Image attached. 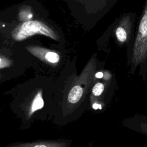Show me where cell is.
Listing matches in <instances>:
<instances>
[{"instance_id":"1","label":"cell","mask_w":147,"mask_h":147,"mask_svg":"<svg viewBox=\"0 0 147 147\" xmlns=\"http://www.w3.org/2000/svg\"><path fill=\"white\" fill-rule=\"evenodd\" d=\"M96 68V58L92 57L88 61L79 76L74 82L68 92L67 100L69 103L77 104L85 97L95 75Z\"/></svg>"},{"instance_id":"6","label":"cell","mask_w":147,"mask_h":147,"mask_svg":"<svg viewBox=\"0 0 147 147\" xmlns=\"http://www.w3.org/2000/svg\"><path fill=\"white\" fill-rule=\"evenodd\" d=\"M124 126L147 136V117L136 115L123 121Z\"/></svg>"},{"instance_id":"8","label":"cell","mask_w":147,"mask_h":147,"mask_svg":"<svg viewBox=\"0 0 147 147\" xmlns=\"http://www.w3.org/2000/svg\"><path fill=\"white\" fill-rule=\"evenodd\" d=\"M43 106H44V101L42 98V93H41V91H38V92L36 94L33 100L31 103L29 111V116H30L36 110L42 108Z\"/></svg>"},{"instance_id":"2","label":"cell","mask_w":147,"mask_h":147,"mask_svg":"<svg viewBox=\"0 0 147 147\" xmlns=\"http://www.w3.org/2000/svg\"><path fill=\"white\" fill-rule=\"evenodd\" d=\"M42 34L58 41L59 35L45 23L38 20L25 21L11 31V37L16 41H23L33 35Z\"/></svg>"},{"instance_id":"4","label":"cell","mask_w":147,"mask_h":147,"mask_svg":"<svg viewBox=\"0 0 147 147\" xmlns=\"http://www.w3.org/2000/svg\"><path fill=\"white\" fill-rule=\"evenodd\" d=\"M134 20L133 14H126L121 18L114 30L115 38L118 44L122 45L129 41L132 33Z\"/></svg>"},{"instance_id":"3","label":"cell","mask_w":147,"mask_h":147,"mask_svg":"<svg viewBox=\"0 0 147 147\" xmlns=\"http://www.w3.org/2000/svg\"><path fill=\"white\" fill-rule=\"evenodd\" d=\"M147 58V0L139 22L137 34L134 41L132 55V67L136 68Z\"/></svg>"},{"instance_id":"10","label":"cell","mask_w":147,"mask_h":147,"mask_svg":"<svg viewBox=\"0 0 147 147\" xmlns=\"http://www.w3.org/2000/svg\"><path fill=\"white\" fill-rule=\"evenodd\" d=\"M10 64L11 61L9 59L5 57H0V68L8 67L10 65Z\"/></svg>"},{"instance_id":"7","label":"cell","mask_w":147,"mask_h":147,"mask_svg":"<svg viewBox=\"0 0 147 147\" xmlns=\"http://www.w3.org/2000/svg\"><path fill=\"white\" fill-rule=\"evenodd\" d=\"M67 145L66 142L62 141H38L12 144L7 147H66Z\"/></svg>"},{"instance_id":"9","label":"cell","mask_w":147,"mask_h":147,"mask_svg":"<svg viewBox=\"0 0 147 147\" xmlns=\"http://www.w3.org/2000/svg\"><path fill=\"white\" fill-rule=\"evenodd\" d=\"M105 84L103 82H97L93 86L92 89V94L94 96H99L102 94L105 90Z\"/></svg>"},{"instance_id":"5","label":"cell","mask_w":147,"mask_h":147,"mask_svg":"<svg viewBox=\"0 0 147 147\" xmlns=\"http://www.w3.org/2000/svg\"><path fill=\"white\" fill-rule=\"evenodd\" d=\"M26 49L32 55L45 63L56 64L60 60V56L57 53L40 46L30 45L27 46Z\"/></svg>"},{"instance_id":"11","label":"cell","mask_w":147,"mask_h":147,"mask_svg":"<svg viewBox=\"0 0 147 147\" xmlns=\"http://www.w3.org/2000/svg\"><path fill=\"white\" fill-rule=\"evenodd\" d=\"M75 1H87V0H75ZM99 1H101L109 9H110L117 0H99Z\"/></svg>"}]
</instances>
